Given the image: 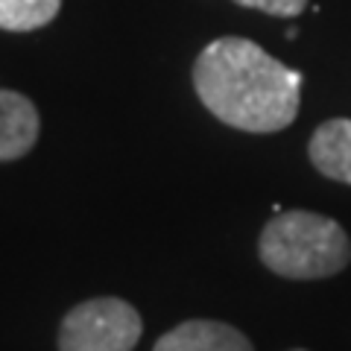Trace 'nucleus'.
<instances>
[{
  "mask_svg": "<svg viewBox=\"0 0 351 351\" xmlns=\"http://www.w3.org/2000/svg\"><path fill=\"white\" fill-rule=\"evenodd\" d=\"M237 6L258 9V12L276 15V18H299L307 9V0H234Z\"/></svg>",
  "mask_w": 351,
  "mask_h": 351,
  "instance_id": "8",
  "label": "nucleus"
},
{
  "mask_svg": "<svg viewBox=\"0 0 351 351\" xmlns=\"http://www.w3.org/2000/svg\"><path fill=\"white\" fill-rule=\"evenodd\" d=\"M193 88L219 123L255 135L287 129L302 106V73L237 36L202 47L193 62Z\"/></svg>",
  "mask_w": 351,
  "mask_h": 351,
  "instance_id": "1",
  "label": "nucleus"
},
{
  "mask_svg": "<svg viewBox=\"0 0 351 351\" xmlns=\"http://www.w3.org/2000/svg\"><path fill=\"white\" fill-rule=\"evenodd\" d=\"M152 351H255L243 331L217 319H188L170 328Z\"/></svg>",
  "mask_w": 351,
  "mask_h": 351,
  "instance_id": "4",
  "label": "nucleus"
},
{
  "mask_svg": "<svg viewBox=\"0 0 351 351\" xmlns=\"http://www.w3.org/2000/svg\"><path fill=\"white\" fill-rule=\"evenodd\" d=\"M41 132L38 108L29 97L0 88V161L24 158Z\"/></svg>",
  "mask_w": 351,
  "mask_h": 351,
  "instance_id": "5",
  "label": "nucleus"
},
{
  "mask_svg": "<svg viewBox=\"0 0 351 351\" xmlns=\"http://www.w3.org/2000/svg\"><path fill=\"white\" fill-rule=\"evenodd\" d=\"M311 164L325 179L351 184V120L331 117L311 135L307 144Z\"/></svg>",
  "mask_w": 351,
  "mask_h": 351,
  "instance_id": "6",
  "label": "nucleus"
},
{
  "mask_svg": "<svg viewBox=\"0 0 351 351\" xmlns=\"http://www.w3.org/2000/svg\"><path fill=\"white\" fill-rule=\"evenodd\" d=\"M258 258L290 281L331 278L351 263V240L337 219L313 211H281L263 226Z\"/></svg>",
  "mask_w": 351,
  "mask_h": 351,
  "instance_id": "2",
  "label": "nucleus"
},
{
  "mask_svg": "<svg viewBox=\"0 0 351 351\" xmlns=\"http://www.w3.org/2000/svg\"><path fill=\"white\" fill-rule=\"evenodd\" d=\"M62 0H0V29L32 32L59 15Z\"/></svg>",
  "mask_w": 351,
  "mask_h": 351,
  "instance_id": "7",
  "label": "nucleus"
},
{
  "mask_svg": "<svg viewBox=\"0 0 351 351\" xmlns=\"http://www.w3.org/2000/svg\"><path fill=\"white\" fill-rule=\"evenodd\" d=\"M144 334L141 313L123 299L100 295L71 307L59 325V351H132Z\"/></svg>",
  "mask_w": 351,
  "mask_h": 351,
  "instance_id": "3",
  "label": "nucleus"
}]
</instances>
